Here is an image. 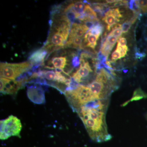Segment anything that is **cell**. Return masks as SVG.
<instances>
[{"label": "cell", "mask_w": 147, "mask_h": 147, "mask_svg": "<svg viewBox=\"0 0 147 147\" xmlns=\"http://www.w3.org/2000/svg\"><path fill=\"white\" fill-rule=\"evenodd\" d=\"M32 66L29 61L18 63H1V77L15 80L22 74L29 71Z\"/></svg>", "instance_id": "6da1fadb"}, {"label": "cell", "mask_w": 147, "mask_h": 147, "mask_svg": "<svg viewBox=\"0 0 147 147\" xmlns=\"http://www.w3.org/2000/svg\"><path fill=\"white\" fill-rule=\"evenodd\" d=\"M0 85L1 93L3 94H16L18 90L24 87L21 82L1 77L0 79Z\"/></svg>", "instance_id": "277c9868"}, {"label": "cell", "mask_w": 147, "mask_h": 147, "mask_svg": "<svg viewBox=\"0 0 147 147\" xmlns=\"http://www.w3.org/2000/svg\"><path fill=\"white\" fill-rule=\"evenodd\" d=\"M113 47L114 46L110 45V43L105 40L102 44L100 52L102 55H104L108 59V56L110 55V52L112 51Z\"/></svg>", "instance_id": "2e32d148"}, {"label": "cell", "mask_w": 147, "mask_h": 147, "mask_svg": "<svg viewBox=\"0 0 147 147\" xmlns=\"http://www.w3.org/2000/svg\"><path fill=\"white\" fill-rule=\"evenodd\" d=\"M118 38L116 37L109 34L107 37V38L105 40L107 41L108 43H110V45L114 46L115 45L117 41H118Z\"/></svg>", "instance_id": "cb8c5ba5"}, {"label": "cell", "mask_w": 147, "mask_h": 147, "mask_svg": "<svg viewBox=\"0 0 147 147\" xmlns=\"http://www.w3.org/2000/svg\"><path fill=\"white\" fill-rule=\"evenodd\" d=\"M138 15L134 14V16L132 18H130L129 20H127L122 25V30L123 33H126L129 31V30L131 28V25L135 23L137 20Z\"/></svg>", "instance_id": "5bb4252c"}, {"label": "cell", "mask_w": 147, "mask_h": 147, "mask_svg": "<svg viewBox=\"0 0 147 147\" xmlns=\"http://www.w3.org/2000/svg\"><path fill=\"white\" fill-rule=\"evenodd\" d=\"M93 71L88 61L84 67H79V69L73 74L72 78L79 84L83 82L84 79H87V77H89L90 73Z\"/></svg>", "instance_id": "52a82bcc"}, {"label": "cell", "mask_w": 147, "mask_h": 147, "mask_svg": "<svg viewBox=\"0 0 147 147\" xmlns=\"http://www.w3.org/2000/svg\"><path fill=\"white\" fill-rule=\"evenodd\" d=\"M49 54L44 47L34 51L30 55L28 60L33 65L44 63L45 58Z\"/></svg>", "instance_id": "8992f818"}, {"label": "cell", "mask_w": 147, "mask_h": 147, "mask_svg": "<svg viewBox=\"0 0 147 147\" xmlns=\"http://www.w3.org/2000/svg\"><path fill=\"white\" fill-rule=\"evenodd\" d=\"M103 26L100 23H98L94 25V26L88 32L90 33L91 34L94 35L99 38L100 34L102 33L103 31Z\"/></svg>", "instance_id": "9a60e30c"}, {"label": "cell", "mask_w": 147, "mask_h": 147, "mask_svg": "<svg viewBox=\"0 0 147 147\" xmlns=\"http://www.w3.org/2000/svg\"><path fill=\"white\" fill-rule=\"evenodd\" d=\"M146 117H147V116H146Z\"/></svg>", "instance_id": "83f0119b"}, {"label": "cell", "mask_w": 147, "mask_h": 147, "mask_svg": "<svg viewBox=\"0 0 147 147\" xmlns=\"http://www.w3.org/2000/svg\"><path fill=\"white\" fill-rule=\"evenodd\" d=\"M102 20L107 24L106 29L108 32L110 31L112 27L116 25L118 22H119L120 20H119L113 14L108 10L105 12V16L102 18Z\"/></svg>", "instance_id": "8fae6325"}, {"label": "cell", "mask_w": 147, "mask_h": 147, "mask_svg": "<svg viewBox=\"0 0 147 147\" xmlns=\"http://www.w3.org/2000/svg\"><path fill=\"white\" fill-rule=\"evenodd\" d=\"M121 58V57L120 53L117 50H116L112 54V57H111L112 61H111L114 62L115 61Z\"/></svg>", "instance_id": "d4e9b609"}, {"label": "cell", "mask_w": 147, "mask_h": 147, "mask_svg": "<svg viewBox=\"0 0 147 147\" xmlns=\"http://www.w3.org/2000/svg\"><path fill=\"white\" fill-rule=\"evenodd\" d=\"M85 6L86 5L85 3L82 1H77L73 3L74 10L78 16V19L84 13Z\"/></svg>", "instance_id": "4fadbf2b"}, {"label": "cell", "mask_w": 147, "mask_h": 147, "mask_svg": "<svg viewBox=\"0 0 147 147\" xmlns=\"http://www.w3.org/2000/svg\"><path fill=\"white\" fill-rule=\"evenodd\" d=\"M147 94L145 93L140 88L136 90L133 94V97L130 99V101L134 100H139L143 98H146Z\"/></svg>", "instance_id": "e0dca14e"}, {"label": "cell", "mask_w": 147, "mask_h": 147, "mask_svg": "<svg viewBox=\"0 0 147 147\" xmlns=\"http://www.w3.org/2000/svg\"><path fill=\"white\" fill-rule=\"evenodd\" d=\"M67 41V40L62 34L50 29L47 40L44 45H50L63 48Z\"/></svg>", "instance_id": "5b68a950"}, {"label": "cell", "mask_w": 147, "mask_h": 147, "mask_svg": "<svg viewBox=\"0 0 147 147\" xmlns=\"http://www.w3.org/2000/svg\"><path fill=\"white\" fill-rule=\"evenodd\" d=\"M87 30L82 24L74 23L71 26V30L68 37H79L83 38Z\"/></svg>", "instance_id": "9c48e42d"}, {"label": "cell", "mask_w": 147, "mask_h": 147, "mask_svg": "<svg viewBox=\"0 0 147 147\" xmlns=\"http://www.w3.org/2000/svg\"><path fill=\"white\" fill-rule=\"evenodd\" d=\"M0 124L1 140H6L11 136L21 138L20 132L22 129V124L18 118L11 115L5 119L1 120Z\"/></svg>", "instance_id": "7a4b0ae2"}, {"label": "cell", "mask_w": 147, "mask_h": 147, "mask_svg": "<svg viewBox=\"0 0 147 147\" xmlns=\"http://www.w3.org/2000/svg\"><path fill=\"white\" fill-rule=\"evenodd\" d=\"M72 55L73 56V57L71 63L73 65V67L74 68H78L80 64V59L79 57V56H76L74 54H72Z\"/></svg>", "instance_id": "603a6c76"}, {"label": "cell", "mask_w": 147, "mask_h": 147, "mask_svg": "<svg viewBox=\"0 0 147 147\" xmlns=\"http://www.w3.org/2000/svg\"><path fill=\"white\" fill-rule=\"evenodd\" d=\"M110 12L112 14H113L115 17H117L119 20H120V18H122L123 17L122 14L121 13L120 10L119 8H116L113 9H109Z\"/></svg>", "instance_id": "7402d4cb"}, {"label": "cell", "mask_w": 147, "mask_h": 147, "mask_svg": "<svg viewBox=\"0 0 147 147\" xmlns=\"http://www.w3.org/2000/svg\"><path fill=\"white\" fill-rule=\"evenodd\" d=\"M138 4L140 9L144 13H147V0L138 1Z\"/></svg>", "instance_id": "44dd1931"}, {"label": "cell", "mask_w": 147, "mask_h": 147, "mask_svg": "<svg viewBox=\"0 0 147 147\" xmlns=\"http://www.w3.org/2000/svg\"><path fill=\"white\" fill-rule=\"evenodd\" d=\"M123 33L122 30V25L120 24H117L113 27V30L109 34L110 35L114 36L118 38H120Z\"/></svg>", "instance_id": "ac0fdd59"}, {"label": "cell", "mask_w": 147, "mask_h": 147, "mask_svg": "<svg viewBox=\"0 0 147 147\" xmlns=\"http://www.w3.org/2000/svg\"><path fill=\"white\" fill-rule=\"evenodd\" d=\"M82 38L79 37H68L64 47H72L76 49L82 50Z\"/></svg>", "instance_id": "7c38bea8"}, {"label": "cell", "mask_w": 147, "mask_h": 147, "mask_svg": "<svg viewBox=\"0 0 147 147\" xmlns=\"http://www.w3.org/2000/svg\"><path fill=\"white\" fill-rule=\"evenodd\" d=\"M127 42L126 39L124 37H121L119 38V40H118L117 44L121 46H126Z\"/></svg>", "instance_id": "484cf974"}, {"label": "cell", "mask_w": 147, "mask_h": 147, "mask_svg": "<svg viewBox=\"0 0 147 147\" xmlns=\"http://www.w3.org/2000/svg\"><path fill=\"white\" fill-rule=\"evenodd\" d=\"M27 94L29 99L35 104L40 105L45 102V90L40 85L34 84L28 86Z\"/></svg>", "instance_id": "3957f363"}, {"label": "cell", "mask_w": 147, "mask_h": 147, "mask_svg": "<svg viewBox=\"0 0 147 147\" xmlns=\"http://www.w3.org/2000/svg\"><path fill=\"white\" fill-rule=\"evenodd\" d=\"M116 50H117L120 53L121 58H123L127 55V53L128 52L129 49L127 46H121L117 44Z\"/></svg>", "instance_id": "ffe728a7"}, {"label": "cell", "mask_w": 147, "mask_h": 147, "mask_svg": "<svg viewBox=\"0 0 147 147\" xmlns=\"http://www.w3.org/2000/svg\"><path fill=\"white\" fill-rule=\"evenodd\" d=\"M67 58L66 57H55L48 61L47 65L44 66L45 67L50 69H55L56 68L63 69L67 65Z\"/></svg>", "instance_id": "ba28073f"}, {"label": "cell", "mask_w": 147, "mask_h": 147, "mask_svg": "<svg viewBox=\"0 0 147 147\" xmlns=\"http://www.w3.org/2000/svg\"><path fill=\"white\" fill-rule=\"evenodd\" d=\"M56 74L55 71L52 70H43V76L49 81H55Z\"/></svg>", "instance_id": "d6986e66"}, {"label": "cell", "mask_w": 147, "mask_h": 147, "mask_svg": "<svg viewBox=\"0 0 147 147\" xmlns=\"http://www.w3.org/2000/svg\"><path fill=\"white\" fill-rule=\"evenodd\" d=\"M99 38L96 36L87 32L84 36V40L82 43V49L86 47H90L92 49H94L96 44L97 40Z\"/></svg>", "instance_id": "30bf717a"}, {"label": "cell", "mask_w": 147, "mask_h": 147, "mask_svg": "<svg viewBox=\"0 0 147 147\" xmlns=\"http://www.w3.org/2000/svg\"><path fill=\"white\" fill-rule=\"evenodd\" d=\"M135 56L137 59H141V58L144 57L146 56V54L144 53H141L140 52H136L135 53Z\"/></svg>", "instance_id": "4316f807"}]
</instances>
